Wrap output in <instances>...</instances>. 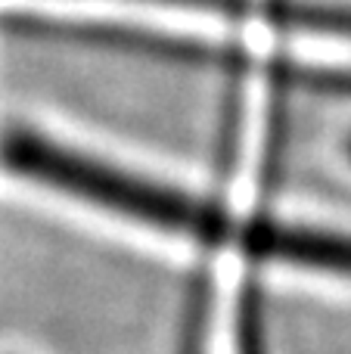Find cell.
<instances>
[{
	"label": "cell",
	"instance_id": "1",
	"mask_svg": "<svg viewBox=\"0 0 351 354\" xmlns=\"http://www.w3.org/2000/svg\"><path fill=\"white\" fill-rule=\"evenodd\" d=\"M0 162L16 177L59 189L72 199L128 218L149 230L174 233L205 245H221L234 239L236 221H230L215 202L112 168L35 131H6L0 140Z\"/></svg>",
	"mask_w": 351,
	"mask_h": 354
},
{
	"label": "cell",
	"instance_id": "2",
	"mask_svg": "<svg viewBox=\"0 0 351 354\" xmlns=\"http://www.w3.org/2000/svg\"><path fill=\"white\" fill-rule=\"evenodd\" d=\"M243 255L296 268L351 277V236L286 224H236L234 239Z\"/></svg>",
	"mask_w": 351,
	"mask_h": 354
}]
</instances>
